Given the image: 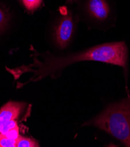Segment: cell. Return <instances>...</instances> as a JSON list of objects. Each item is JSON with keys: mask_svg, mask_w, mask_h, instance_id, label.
Returning <instances> with one entry per match:
<instances>
[{"mask_svg": "<svg viewBox=\"0 0 130 147\" xmlns=\"http://www.w3.org/2000/svg\"><path fill=\"white\" fill-rule=\"evenodd\" d=\"M17 147H36L39 146V144L34 140L20 136L17 140Z\"/></svg>", "mask_w": 130, "mask_h": 147, "instance_id": "8", "label": "cell"}, {"mask_svg": "<svg viewBox=\"0 0 130 147\" xmlns=\"http://www.w3.org/2000/svg\"><path fill=\"white\" fill-rule=\"evenodd\" d=\"M83 125L93 126L130 147V96L108 105Z\"/></svg>", "mask_w": 130, "mask_h": 147, "instance_id": "2", "label": "cell"}, {"mask_svg": "<svg viewBox=\"0 0 130 147\" xmlns=\"http://www.w3.org/2000/svg\"><path fill=\"white\" fill-rule=\"evenodd\" d=\"M73 5L79 19L91 27L108 29L116 21V4L113 0H76Z\"/></svg>", "mask_w": 130, "mask_h": 147, "instance_id": "3", "label": "cell"}, {"mask_svg": "<svg viewBox=\"0 0 130 147\" xmlns=\"http://www.w3.org/2000/svg\"><path fill=\"white\" fill-rule=\"evenodd\" d=\"M25 12L33 15L45 6V0H16Z\"/></svg>", "mask_w": 130, "mask_h": 147, "instance_id": "7", "label": "cell"}, {"mask_svg": "<svg viewBox=\"0 0 130 147\" xmlns=\"http://www.w3.org/2000/svg\"><path fill=\"white\" fill-rule=\"evenodd\" d=\"M51 38L54 47L59 51L67 49L73 40L80 21L73 5L60 6L54 12Z\"/></svg>", "mask_w": 130, "mask_h": 147, "instance_id": "4", "label": "cell"}, {"mask_svg": "<svg viewBox=\"0 0 130 147\" xmlns=\"http://www.w3.org/2000/svg\"><path fill=\"white\" fill-rule=\"evenodd\" d=\"M17 127H18V125H17V121H16V119H13L7 122L2 128L0 137L4 136L9 130L15 128Z\"/></svg>", "mask_w": 130, "mask_h": 147, "instance_id": "9", "label": "cell"}, {"mask_svg": "<svg viewBox=\"0 0 130 147\" xmlns=\"http://www.w3.org/2000/svg\"><path fill=\"white\" fill-rule=\"evenodd\" d=\"M16 140L0 137V147H16Z\"/></svg>", "mask_w": 130, "mask_h": 147, "instance_id": "10", "label": "cell"}, {"mask_svg": "<svg viewBox=\"0 0 130 147\" xmlns=\"http://www.w3.org/2000/svg\"><path fill=\"white\" fill-rule=\"evenodd\" d=\"M65 1H66V4L73 5L76 1V0H65Z\"/></svg>", "mask_w": 130, "mask_h": 147, "instance_id": "12", "label": "cell"}, {"mask_svg": "<svg viewBox=\"0 0 130 147\" xmlns=\"http://www.w3.org/2000/svg\"><path fill=\"white\" fill-rule=\"evenodd\" d=\"M24 106L23 102L10 101L0 110V128L8 121L17 119Z\"/></svg>", "mask_w": 130, "mask_h": 147, "instance_id": "5", "label": "cell"}, {"mask_svg": "<svg viewBox=\"0 0 130 147\" xmlns=\"http://www.w3.org/2000/svg\"><path fill=\"white\" fill-rule=\"evenodd\" d=\"M9 5L4 1H0V35L6 32L12 20V11Z\"/></svg>", "mask_w": 130, "mask_h": 147, "instance_id": "6", "label": "cell"}, {"mask_svg": "<svg viewBox=\"0 0 130 147\" xmlns=\"http://www.w3.org/2000/svg\"><path fill=\"white\" fill-rule=\"evenodd\" d=\"M31 57L33 63L22 65L13 69L6 67L7 70L17 80L23 74L32 73V76L26 82L18 83L20 88L30 82L39 81L50 76L56 78L57 74L67 66L77 62L84 61L100 62L123 67L125 75L128 71V49L124 41L107 42L82 51L66 54H56L50 51L39 52L31 46Z\"/></svg>", "mask_w": 130, "mask_h": 147, "instance_id": "1", "label": "cell"}, {"mask_svg": "<svg viewBox=\"0 0 130 147\" xmlns=\"http://www.w3.org/2000/svg\"><path fill=\"white\" fill-rule=\"evenodd\" d=\"M3 137H7L8 138L14 140H17L19 138V130H18V127H17L14 128H12L10 130H9L7 133Z\"/></svg>", "mask_w": 130, "mask_h": 147, "instance_id": "11", "label": "cell"}]
</instances>
